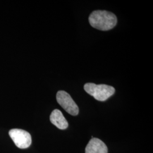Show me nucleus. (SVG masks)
Returning a JSON list of instances; mask_svg holds the SVG:
<instances>
[{
  "label": "nucleus",
  "instance_id": "1",
  "mask_svg": "<svg viewBox=\"0 0 153 153\" xmlns=\"http://www.w3.org/2000/svg\"><path fill=\"white\" fill-rule=\"evenodd\" d=\"M88 21L93 27L101 31L112 29L117 24V18L114 14L105 10H95L90 15Z\"/></svg>",
  "mask_w": 153,
  "mask_h": 153
},
{
  "label": "nucleus",
  "instance_id": "2",
  "mask_svg": "<svg viewBox=\"0 0 153 153\" xmlns=\"http://www.w3.org/2000/svg\"><path fill=\"white\" fill-rule=\"evenodd\" d=\"M86 92L96 100L103 102L109 98L115 92V88L107 85H97L93 83H86L84 86Z\"/></svg>",
  "mask_w": 153,
  "mask_h": 153
},
{
  "label": "nucleus",
  "instance_id": "3",
  "mask_svg": "<svg viewBox=\"0 0 153 153\" xmlns=\"http://www.w3.org/2000/svg\"><path fill=\"white\" fill-rule=\"evenodd\" d=\"M56 99L58 103L68 113L73 116H76L78 114V107L68 93L65 91H58L56 95Z\"/></svg>",
  "mask_w": 153,
  "mask_h": 153
},
{
  "label": "nucleus",
  "instance_id": "4",
  "mask_svg": "<svg viewBox=\"0 0 153 153\" xmlns=\"http://www.w3.org/2000/svg\"><path fill=\"white\" fill-rule=\"evenodd\" d=\"M9 134L18 148L26 149L31 144V136L28 131L20 129H13L9 131Z\"/></svg>",
  "mask_w": 153,
  "mask_h": 153
},
{
  "label": "nucleus",
  "instance_id": "5",
  "mask_svg": "<svg viewBox=\"0 0 153 153\" xmlns=\"http://www.w3.org/2000/svg\"><path fill=\"white\" fill-rule=\"evenodd\" d=\"M86 153H107L108 149L102 141L93 138L88 143L85 149Z\"/></svg>",
  "mask_w": 153,
  "mask_h": 153
},
{
  "label": "nucleus",
  "instance_id": "6",
  "mask_svg": "<svg viewBox=\"0 0 153 153\" xmlns=\"http://www.w3.org/2000/svg\"><path fill=\"white\" fill-rule=\"evenodd\" d=\"M51 122L60 129H65L68 127V123L60 110L55 109L50 116Z\"/></svg>",
  "mask_w": 153,
  "mask_h": 153
}]
</instances>
